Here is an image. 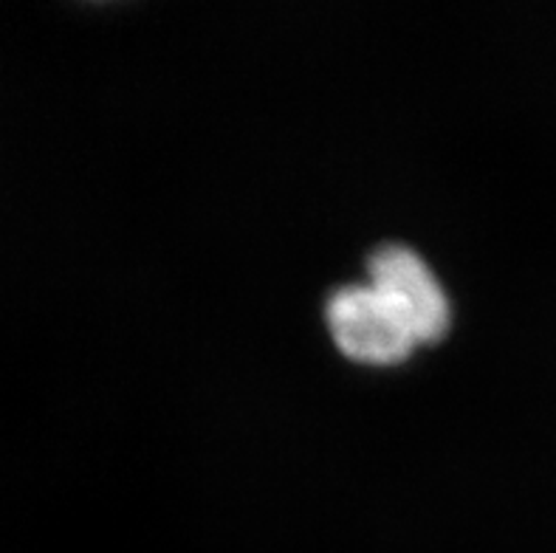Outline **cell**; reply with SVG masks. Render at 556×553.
Wrapping results in <instances>:
<instances>
[{
	"instance_id": "cell-1",
	"label": "cell",
	"mask_w": 556,
	"mask_h": 553,
	"mask_svg": "<svg viewBox=\"0 0 556 553\" xmlns=\"http://www.w3.org/2000/svg\"><path fill=\"white\" fill-rule=\"evenodd\" d=\"M328 325L339 348L362 362H395L450 325V297L430 263L409 246H379L367 280L328 297Z\"/></svg>"
}]
</instances>
